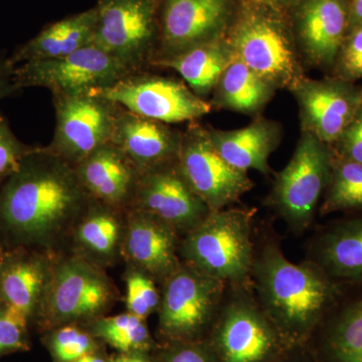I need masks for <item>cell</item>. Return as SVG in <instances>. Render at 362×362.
Wrapping results in <instances>:
<instances>
[{"label": "cell", "mask_w": 362, "mask_h": 362, "mask_svg": "<svg viewBox=\"0 0 362 362\" xmlns=\"http://www.w3.org/2000/svg\"><path fill=\"white\" fill-rule=\"evenodd\" d=\"M181 132L169 124L145 118L120 106L111 142L122 150L141 175L177 160Z\"/></svg>", "instance_id": "20"}, {"label": "cell", "mask_w": 362, "mask_h": 362, "mask_svg": "<svg viewBox=\"0 0 362 362\" xmlns=\"http://www.w3.org/2000/svg\"><path fill=\"white\" fill-rule=\"evenodd\" d=\"M56 128L47 148L75 168L111 142L119 105L93 92L52 95Z\"/></svg>", "instance_id": "10"}, {"label": "cell", "mask_w": 362, "mask_h": 362, "mask_svg": "<svg viewBox=\"0 0 362 362\" xmlns=\"http://www.w3.org/2000/svg\"><path fill=\"white\" fill-rule=\"evenodd\" d=\"M14 69L16 66L11 59L0 52V100L16 94L18 90L14 82Z\"/></svg>", "instance_id": "38"}, {"label": "cell", "mask_w": 362, "mask_h": 362, "mask_svg": "<svg viewBox=\"0 0 362 362\" xmlns=\"http://www.w3.org/2000/svg\"><path fill=\"white\" fill-rule=\"evenodd\" d=\"M274 11L257 4L247 7L226 37L235 58L276 89L290 90L306 77L303 59L294 35Z\"/></svg>", "instance_id": "5"}, {"label": "cell", "mask_w": 362, "mask_h": 362, "mask_svg": "<svg viewBox=\"0 0 362 362\" xmlns=\"http://www.w3.org/2000/svg\"><path fill=\"white\" fill-rule=\"evenodd\" d=\"M326 322L315 346L308 344L319 361L362 362V297Z\"/></svg>", "instance_id": "28"}, {"label": "cell", "mask_w": 362, "mask_h": 362, "mask_svg": "<svg viewBox=\"0 0 362 362\" xmlns=\"http://www.w3.org/2000/svg\"><path fill=\"white\" fill-rule=\"evenodd\" d=\"M153 354L156 362H218L207 340L159 343Z\"/></svg>", "instance_id": "34"}, {"label": "cell", "mask_w": 362, "mask_h": 362, "mask_svg": "<svg viewBox=\"0 0 362 362\" xmlns=\"http://www.w3.org/2000/svg\"><path fill=\"white\" fill-rule=\"evenodd\" d=\"M362 25V0H351L349 4V28Z\"/></svg>", "instance_id": "42"}, {"label": "cell", "mask_w": 362, "mask_h": 362, "mask_svg": "<svg viewBox=\"0 0 362 362\" xmlns=\"http://www.w3.org/2000/svg\"><path fill=\"white\" fill-rule=\"evenodd\" d=\"M30 329L20 318L0 308V357L30 350Z\"/></svg>", "instance_id": "36"}, {"label": "cell", "mask_w": 362, "mask_h": 362, "mask_svg": "<svg viewBox=\"0 0 362 362\" xmlns=\"http://www.w3.org/2000/svg\"><path fill=\"white\" fill-rule=\"evenodd\" d=\"M33 148L14 135L8 121L0 114V185L13 175Z\"/></svg>", "instance_id": "35"}, {"label": "cell", "mask_w": 362, "mask_h": 362, "mask_svg": "<svg viewBox=\"0 0 362 362\" xmlns=\"http://www.w3.org/2000/svg\"><path fill=\"white\" fill-rule=\"evenodd\" d=\"M226 283L181 264L161 285L158 343L206 340L226 291Z\"/></svg>", "instance_id": "7"}, {"label": "cell", "mask_w": 362, "mask_h": 362, "mask_svg": "<svg viewBox=\"0 0 362 362\" xmlns=\"http://www.w3.org/2000/svg\"><path fill=\"white\" fill-rule=\"evenodd\" d=\"M90 201L74 166L35 147L0 185V238L6 247L65 252Z\"/></svg>", "instance_id": "1"}, {"label": "cell", "mask_w": 362, "mask_h": 362, "mask_svg": "<svg viewBox=\"0 0 362 362\" xmlns=\"http://www.w3.org/2000/svg\"><path fill=\"white\" fill-rule=\"evenodd\" d=\"M332 148L339 158L362 164V105Z\"/></svg>", "instance_id": "37"}, {"label": "cell", "mask_w": 362, "mask_h": 362, "mask_svg": "<svg viewBox=\"0 0 362 362\" xmlns=\"http://www.w3.org/2000/svg\"><path fill=\"white\" fill-rule=\"evenodd\" d=\"M278 362H320L311 347L307 345L293 347L280 361Z\"/></svg>", "instance_id": "39"}, {"label": "cell", "mask_w": 362, "mask_h": 362, "mask_svg": "<svg viewBox=\"0 0 362 362\" xmlns=\"http://www.w3.org/2000/svg\"><path fill=\"white\" fill-rule=\"evenodd\" d=\"M123 280L126 311L144 319L156 314L160 306V285L148 274L129 265H126Z\"/></svg>", "instance_id": "32"}, {"label": "cell", "mask_w": 362, "mask_h": 362, "mask_svg": "<svg viewBox=\"0 0 362 362\" xmlns=\"http://www.w3.org/2000/svg\"><path fill=\"white\" fill-rule=\"evenodd\" d=\"M334 157L332 146L301 132L291 159L276 175L267 204L293 232L303 233L315 218Z\"/></svg>", "instance_id": "8"}, {"label": "cell", "mask_w": 362, "mask_h": 362, "mask_svg": "<svg viewBox=\"0 0 362 362\" xmlns=\"http://www.w3.org/2000/svg\"><path fill=\"white\" fill-rule=\"evenodd\" d=\"M95 28L94 6L45 25L35 37L20 45L9 59L16 66L26 62L64 58L92 45Z\"/></svg>", "instance_id": "24"}, {"label": "cell", "mask_w": 362, "mask_h": 362, "mask_svg": "<svg viewBox=\"0 0 362 362\" xmlns=\"http://www.w3.org/2000/svg\"><path fill=\"white\" fill-rule=\"evenodd\" d=\"M276 92L273 85L235 58L221 76L209 101L213 109L257 117Z\"/></svg>", "instance_id": "27"}, {"label": "cell", "mask_w": 362, "mask_h": 362, "mask_svg": "<svg viewBox=\"0 0 362 362\" xmlns=\"http://www.w3.org/2000/svg\"><path fill=\"white\" fill-rule=\"evenodd\" d=\"M75 169L90 199L120 211H129L140 173L115 144L109 142L100 147Z\"/></svg>", "instance_id": "21"}, {"label": "cell", "mask_w": 362, "mask_h": 362, "mask_svg": "<svg viewBox=\"0 0 362 362\" xmlns=\"http://www.w3.org/2000/svg\"><path fill=\"white\" fill-rule=\"evenodd\" d=\"M178 166L211 211L233 206L255 182L249 173L228 163L214 146L209 130L192 122L181 132Z\"/></svg>", "instance_id": "12"}, {"label": "cell", "mask_w": 362, "mask_h": 362, "mask_svg": "<svg viewBox=\"0 0 362 362\" xmlns=\"http://www.w3.org/2000/svg\"><path fill=\"white\" fill-rule=\"evenodd\" d=\"M358 209H362V164L335 156L320 214Z\"/></svg>", "instance_id": "30"}, {"label": "cell", "mask_w": 362, "mask_h": 362, "mask_svg": "<svg viewBox=\"0 0 362 362\" xmlns=\"http://www.w3.org/2000/svg\"><path fill=\"white\" fill-rule=\"evenodd\" d=\"M332 71L334 77L347 82L362 78V25L349 28Z\"/></svg>", "instance_id": "33"}, {"label": "cell", "mask_w": 362, "mask_h": 362, "mask_svg": "<svg viewBox=\"0 0 362 362\" xmlns=\"http://www.w3.org/2000/svg\"><path fill=\"white\" fill-rule=\"evenodd\" d=\"M112 362H156L153 352L112 354Z\"/></svg>", "instance_id": "40"}, {"label": "cell", "mask_w": 362, "mask_h": 362, "mask_svg": "<svg viewBox=\"0 0 362 362\" xmlns=\"http://www.w3.org/2000/svg\"><path fill=\"white\" fill-rule=\"evenodd\" d=\"M295 11V40L303 63L333 70L349 30L344 0H300Z\"/></svg>", "instance_id": "18"}, {"label": "cell", "mask_w": 362, "mask_h": 362, "mask_svg": "<svg viewBox=\"0 0 362 362\" xmlns=\"http://www.w3.org/2000/svg\"><path fill=\"white\" fill-rule=\"evenodd\" d=\"M159 0H98L93 44L131 73L148 71L159 37Z\"/></svg>", "instance_id": "9"}, {"label": "cell", "mask_w": 362, "mask_h": 362, "mask_svg": "<svg viewBox=\"0 0 362 362\" xmlns=\"http://www.w3.org/2000/svg\"><path fill=\"white\" fill-rule=\"evenodd\" d=\"M127 211L92 199L78 218L66 251L104 270L122 259Z\"/></svg>", "instance_id": "22"}, {"label": "cell", "mask_w": 362, "mask_h": 362, "mask_svg": "<svg viewBox=\"0 0 362 362\" xmlns=\"http://www.w3.org/2000/svg\"><path fill=\"white\" fill-rule=\"evenodd\" d=\"M4 251H6V246H4V242H2L1 238H0V264H1Z\"/></svg>", "instance_id": "44"}, {"label": "cell", "mask_w": 362, "mask_h": 362, "mask_svg": "<svg viewBox=\"0 0 362 362\" xmlns=\"http://www.w3.org/2000/svg\"><path fill=\"white\" fill-rule=\"evenodd\" d=\"M120 293L107 270L73 252H59L35 326L39 333L65 324L88 325L109 315Z\"/></svg>", "instance_id": "4"}, {"label": "cell", "mask_w": 362, "mask_h": 362, "mask_svg": "<svg viewBox=\"0 0 362 362\" xmlns=\"http://www.w3.org/2000/svg\"><path fill=\"white\" fill-rule=\"evenodd\" d=\"M255 213V209L235 206L211 211L180 240L181 262L226 285L251 282Z\"/></svg>", "instance_id": "3"}, {"label": "cell", "mask_w": 362, "mask_h": 362, "mask_svg": "<svg viewBox=\"0 0 362 362\" xmlns=\"http://www.w3.org/2000/svg\"><path fill=\"white\" fill-rule=\"evenodd\" d=\"M313 257L333 280L362 281V216L325 230L314 244Z\"/></svg>", "instance_id": "26"}, {"label": "cell", "mask_w": 362, "mask_h": 362, "mask_svg": "<svg viewBox=\"0 0 362 362\" xmlns=\"http://www.w3.org/2000/svg\"><path fill=\"white\" fill-rule=\"evenodd\" d=\"M180 238L149 214L130 209L126 218L122 261L151 276L159 285L182 264Z\"/></svg>", "instance_id": "19"}, {"label": "cell", "mask_w": 362, "mask_h": 362, "mask_svg": "<svg viewBox=\"0 0 362 362\" xmlns=\"http://www.w3.org/2000/svg\"><path fill=\"white\" fill-rule=\"evenodd\" d=\"M74 362H112V354H109L107 349H103L101 351L87 354Z\"/></svg>", "instance_id": "43"}, {"label": "cell", "mask_w": 362, "mask_h": 362, "mask_svg": "<svg viewBox=\"0 0 362 362\" xmlns=\"http://www.w3.org/2000/svg\"><path fill=\"white\" fill-rule=\"evenodd\" d=\"M40 335L52 362H74L87 354L107 349L103 342L81 324H65Z\"/></svg>", "instance_id": "31"}, {"label": "cell", "mask_w": 362, "mask_h": 362, "mask_svg": "<svg viewBox=\"0 0 362 362\" xmlns=\"http://www.w3.org/2000/svg\"><path fill=\"white\" fill-rule=\"evenodd\" d=\"M90 92L137 115L169 125L195 122L213 111L209 101L197 96L183 81L148 71L129 74L111 87Z\"/></svg>", "instance_id": "11"}, {"label": "cell", "mask_w": 362, "mask_h": 362, "mask_svg": "<svg viewBox=\"0 0 362 362\" xmlns=\"http://www.w3.org/2000/svg\"><path fill=\"white\" fill-rule=\"evenodd\" d=\"M56 255L30 247H6L0 264V308L30 327L35 326Z\"/></svg>", "instance_id": "17"}, {"label": "cell", "mask_w": 362, "mask_h": 362, "mask_svg": "<svg viewBox=\"0 0 362 362\" xmlns=\"http://www.w3.org/2000/svg\"><path fill=\"white\" fill-rule=\"evenodd\" d=\"M255 4L269 7V8L281 11L287 7L295 6L300 0H252Z\"/></svg>", "instance_id": "41"}, {"label": "cell", "mask_w": 362, "mask_h": 362, "mask_svg": "<svg viewBox=\"0 0 362 362\" xmlns=\"http://www.w3.org/2000/svg\"><path fill=\"white\" fill-rule=\"evenodd\" d=\"M125 66L94 44L54 59L26 62L14 69L18 90L42 87L54 94L106 89L129 75Z\"/></svg>", "instance_id": "13"}, {"label": "cell", "mask_w": 362, "mask_h": 362, "mask_svg": "<svg viewBox=\"0 0 362 362\" xmlns=\"http://www.w3.org/2000/svg\"><path fill=\"white\" fill-rule=\"evenodd\" d=\"M159 37L152 64L228 35L232 0H159Z\"/></svg>", "instance_id": "14"}, {"label": "cell", "mask_w": 362, "mask_h": 362, "mask_svg": "<svg viewBox=\"0 0 362 362\" xmlns=\"http://www.w3.org/2000/svg\"><path fill=\"white\" fill-rule=\"evenodd\" d=\"M131 209L156 218L180 239L211 213L185 180L177 160L140 175Z\"/></svg>", "instance_id": "15"}, {"label": "cell", "mask_w": 362, "mask_h": 362, "mask_svg": "<svg viewBox=\"0 0 362 362\" xmlns=\"http://www.w3.org/2000/svg\"><path fill=\"white\" fill-rule=\"evenodd\" d=\"M209 138L228 163L242 171L271 173L269 159L283 138V128L277 121L259 115L246 127L235 130L207 128Z\"/></svg>", "instance_id": "23"}, {"label": "cell", "mask_w": 362, "mask_h": 362, "mask_svg": "<svg viewBox=\"0 0 362 362\" xmlns=\"http://www.w3.org/2000/svg\"><path fill=\"white\" fill-rule=\"evenodd\" d=\"M86 327L117 354L153 352L159 345L149 329L147 319L127 311L101 317Z\"/></svg>", "instance_id": "29"}, {"label": "cell", "mask_w": 362, "mask_h": 362, "mask_svg": "<svg viewBox=\"0 0 362 362\" xmlns=\"http://www.w3.org/2000/svg\"><path fill=\"white\" fill-rule=\"evenodd\" d=\"M206 340L218 362H278L292 349L262 310L251 282L226 286Z\"/></svg>", "instance_id": "6"}, {"label": "cell", "mask_w": 362, "mask_h": 362, "mask_svg": "<svg viewBox=\"0 0 362 362\" xmlns=\"http://www.w3.org/2000/svg\"><path fill=\"white\" fill-rule=\"evenodd\" d=\"M299 108L301 132L333 146L362 105V88L332 77H305L290 90Z\"/></svg>", "instance_id": "16"}, {"label": "cell", "mask_w": 362, "mask_h": 362, "mask_svg": "<svg viewBox=\"0 0 362 362\" xmlns=\"http://www.w3.org/2000/svg\"><path fill=\"white\" fill-rule=\"evenodd\" d=\"M235 58L228 37L195 47L168 59L156 62L153 68L175 71L197 96L209 101L221 76Z\"/></svg>", "instance_id": "25"}, {"label": "cell", "mask_w": 362, "mask_h": 362, "mask_svg": "<svg viewBox=\"0 0 362 362\" xmlns=\"http://www.w3.org/2000/svg\"><path fill=\"white\" fill-rule=\"evenodd\" d=\"M251 285L262 310L292 349L311 341L339 296L320 267L293 263L274 240L256 246Z\"/></svg>", "instance_id": "2"}]
</instances>
